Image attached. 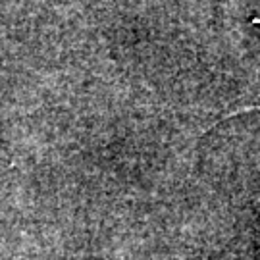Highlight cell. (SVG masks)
<instances>
[{
  "instance_id": "1",
  "label": "cell",
  "mask_w": 260,
  "mask_h": 260,
  "mask_svg": "<svg viewBox=\"0 0 260 260\" xmlns=\"http://www.w3.org/2000/svg\"><path fill=\"white\" fill-rule=\"evenodd\" d=\"M210 260H254V258H252V254H239L237 251H228L223 252V254H216Z\"/></svg>"
}]
</instances>
